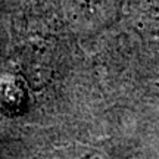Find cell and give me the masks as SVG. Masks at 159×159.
<instances>
[{
	"instance_id": "6da1fadb",
	"label": "cell",
	"mask_w": 159,
	"mask_h": 159,
	"mask_svg": "<svg viewBox=\"0 0 159 159\" xmlns=\"http://www.w3.org/2000/svg\"><path fill=\"white\" fill-rule=\"evenodd\" d=\"M27 102V90L16 77L0 80V106L11 114L21 112Z\"/></svg>"
},
{
	"instance_id": "7a4b0ae2",
	"label": "cell",
	"mask_w": 159,
	"mask_h": 159,
	"mask_svg": "<svg viewBox=\"0 0 159 159\" xmlns=\"http://www.w3.org/2000/svg\"><path fill=\"white\" fill-rule=\"evenodd\" d=\"M155 69H156V75L159 77V57H158V61H156V65H155Z\"/></svg>"
}]
</instances>
